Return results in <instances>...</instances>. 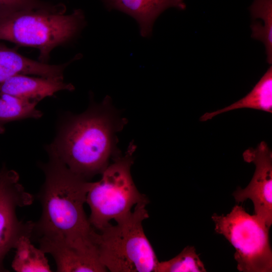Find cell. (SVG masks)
<instances>
[{"label":"cell","instance_id":"obj_16","mask_svg":"<svg viewBox=\"0 0 272 272\" xmlns=\"http://www.w3.org/2000/svg\"><path fill=\"white\" fill-rule=\"evenodd\" d=\"M252 37L263 43L267 61L272 62V0H254L249 8Z\"/></svg>","mask_w":272,"mask_h":272},{"label":"cell","instance_id":"obj_4","mask_svg":"<svg viewBox=\"0 0 272 272\" xmlns=\"http://www.w3.org/2000/svg\"><path fill=\"white\" fill-rule=\"evenodd\" d=\"M65 12V8L27 10L0 17V41L38 49L39 61L47 63L51 51L71 42L85 25L82 10Z\"/></svg>","mask_w":272,"mask_h":272},{"label":"cell","instance_id":"obj_14","mask_svg":"<svg viewBox=\"0 0 272 272\" xmlns=\"http://www.w3.org/2000/svg\"><path fill=\"white\" fill-rule=\"evenodd\" d=\"M38 101L0 92V134L9 122L27 118L39 119L42 112L36 108Z\"/></svg>","mask_w":272,"mask_h":272},{"label":"cell","instance_id":"obj_13","mask_svg":"<svg viewBox=\"0 0 272 272\" xmlns=\"http://www.w3.org/2000/svg\"><path fill=\"white\" fill-rule=\"evenodd\" d=\"M241 108H251L272 112V67L270 66L245 97L230 105L218 110L207 112L200 118L205 121L229 111Z\"/></svg>","mask_w":272,"mask_h":272},{"label":"cell","instance_id":"obj_17","mask_svg":"<svg viewBox=\"0 0 272 272\" xmlns=\"http://www.w3.org/2000/svg\"><path fill=\"white\" fill-rule=\"evenodd\" d=\"M207 270L194 246H187L172 259L159 261L155 272H205Z\"/></svg>","mask_w":272,"mask_h":272},{"label":"cell","instance_id":"obj_11","mask_svg":"<svg viewBox=\"0 0 272 272\" xmlns=\"http://www.w3.org/2000/svg\"><path fill=\"white\" fill-rule=\"evenodd\" d=\"M74 90V86L64 82L63 79L21 74L12 76L0 84L1 93L38 102L58 91Z\"/></svg>","mask_w":272,"mask_h":272},{"label":"cell","instance_id":"obj_9","mask_svg":"<svg viewBox=\"0 0 272 272\" xmlns=\"http://www.w3.org/2000/svg\"><path fill=\"white\" fill-rule=\"evenodd\" d=\"M109 10H116L134 18L139 24L141 35L149 37L158 17L166 9L186 8L184 0H102Z\"/></svg>","mask_w":272,"mask_h":272},{"label":"cell","instance_id":"obj_6","mask_svg":"<svg viewBox=\"0 0 272 272\" xmlns=\"http://www.w3.org/2000/svg\"><path fill=\"white\" fill-rule=\"evenodd\" d=\"M212 219L216 232L223 235L235 248L239 271H272L269 228L257 216L249 214L236 205L226 216L215 213Z\"/></svg>","mask_w":272,"mask_h":272},{"label":"cell","instance_id":"obj_2","mask_svg":"<svg viewBox=\"0 0 272 272\" xmlns=\"http://www.w3.org/2000/svg\"><path fill=\"white\" fill-rule=\"evenodd\" d=\"M127 122L107 96L100 103H91L81 114L65 116L46 151L89 180L101 174L110 160L121 154L117 133Z\"/></svg>","mask_w":272,"mask_h":272},{"label":"cell","instance_id":"obj_7","mask_svg":"<svg viewBox=\"0 0 272 272\" xmlns=\"http://www.w3.org/2000/svg\"><path fill=\"white\" fill-rule=\"evenodd\" d=\"M33 201V196L19 182L18 173L3 164L0 168V272L8 271L4 261L19 239L25 235L31 238L34 222L19 220L16 212Z\"/></svg>","mask_w":272,"mask_h":272},{"label":"cell","instance_id":"obj_18","mask_svg":"<svg viewBox=\"0 0 272 272\" xmlns=\"http://www.w3.org/2000/svg\"><path fill=\"white\" fill-rule=\"evenodd\" d=\"M63 7L62 4L53 5L40 0H0V17L19 11L55 10Z\"/></svg>","mask_w":272,"mask_h":272},{"label":"cell","instance_id":"obj_12","mask_svg":"<svg viewBox=\"0 0 272 272\" xmlns=\"http://www.w3.org/2000/svg\"><path fill=\"white\" fill-rule=\"evenodd\" d=\"M39 248L54 259L56 271L104 272L106 268L100 262L95 252H86L59 244L39 243Z\"/></svg>","mask_w":272,"mask_h":272},{"label":"cell","instance_id":"obj_8","mask_svg":"<svg viewBox=\"0 0 272 272\" xmlns=\"http://www.w3.org/2000/svg\"><path fill=\"white\" fill-rule=\"evenodd\" d=\"M244 161L255 165L254 175L244 188L239 187L233 194L237 202L250 199L254 214L270 228L272 224V152L262 141L256 148H249L243 153Z\"/></svg>","mask_w":272,"mask_h":272},{"label":"cell","instance_id":"obj_5","mask_svg":"<svg viewBox=\"0 0 272 272\" xmlns=\"http://www.w3.org/2000/svg\"><path fill=\"white\" fill-rule=\"evenodd\" d=\"M136 149L131 143L124 156L114 158L101 173V179L91 183L86 202L90 209L89 222L95 230L100 231L117 222L131 212L141 202H148L147 197L135 186L130 173Z\"/></svg>","mask_w":272,"mask_h":272},{"label":"cell","instance_id":"obj_10","mask_svg":"<svg viewBox=\"0 0 272 272\" xmlns=\"http://www.w3.org/2000/svg\"><path fill=\"white\" fill-rule=\"evenodd\" d=\"M71 61L54 65L27 58L0 41V84L17 75H32L63 79V71Z\"/></svg>","mask_w":272,"mask_h":272},{"label":"cell","instance_id":"obj_15","mask_svg":"<svg viewBox=\"0 0 272 272\" xmlns=\"http://www.w3.org/2000/svg\"><path fill=\"white\" fill-rule=\"evenodd\" d=\"M31 237L23 236L18 240L12 267L17 272H50L51 269L45 253L35 247Z\"/></svg>","mask_w":272,"mask_h":272},{"label":"cell","instance_id":"obj_3","mask_svg":"<svg viewBox=\"0 0 272 272\" xmlns=\"http://www.w3.org/2000/svg\"><path fill=\"white\" fill-rule=\"evenodd\" d=\"M148 202L137 204L127 216L99 232L93 240L99 260L111 272H155L159 262L143 222L149 217Z\"/></svg>","mask_w":272,"mask_h":272},{"label":"cell","instance_id":"obj_1","mask_svg":"<svg viewBox=\"0 0 272 272\" xmlns=\"http://www.w3.org/2000/svg\"><path fill=\"white\" fill-rule=\"evenodd\" d=\"M39 166L45 176L37 195L42 213L38 221L34 223L31 238H36L38 243H57L97 252L93 240L95 230L84 208L91 182L54 156H49L48 161Z\"/></svg>","mask_w":272,"mask_h":272}]
</instances>
